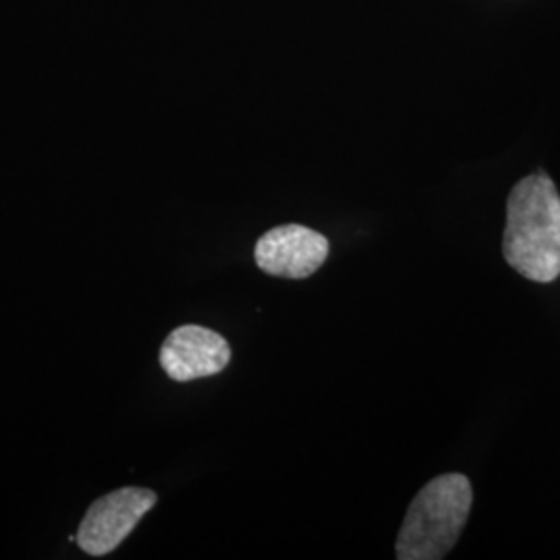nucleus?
<instances>
[{"label": "nucleus", "instance_id": "f257e3e1", "mask_svg": "<svg viewBox=\"0 0 560 560\" xmlns=\"http://www.w3.org/2000/svg\"><path fill=\"white\" fill-rule=\"evenodd\" d=\"M502 254L525 279L540 284L559 279L560 196L546 173H534L513 187Z\"/></svg>", "mask_w": 560, "mask_h": 560}, {"label": "nucleus", "instance_id": "f03ea898", "mask_svg": "<svg viewBox=\"0 0 560 560\" xmlns=\"http://www.w3.org/2000/svg\"><path fill=\"white\" fill-rule=\"evenodd\" d=\"M471 501V483L463 474H444L428 481L400 525L397 559H444L459 541Z\"/></svg>", "mask_w": 560, "mask_h": 560}, {"label": "nucleus", "instance_id": "7ed1b4c3", "mask_svg": "<svg viewBox=\"0 0 560 560\" xmlns=\"http://www.w3.org/2000/svg\"><path fill=\"white\" fill-rule=\"evenodd\" d=\"M159 501L148 488L125 486L92 502L78 529V544L90 557L115 552Z\"/></svg>", "mask_w": 560, "mask_h": 560}, {"label": "nucleus", "instance_id": "20e7f679", "mask_svg": "<svg viewBox=\"0 0 560 560\" xmlns=\"http://www.w3.org/2000/svg\"><path fill=\"white\" fill-rule=\"evenodd\" d=\"M328 240L303 224H282L264 233L256 243V264L261 272L280 279H307L328 258Z\"/></svg>", "mask_w": 560, "mask_h": 560}, {"label": "nucleus", "instance_id": "39448f33", "mask_svg": "<svg viewBox=\"0 0 560 560\" xmlns=\"http://www.w3.org/2000/svg\"><path fill=\"white\" fill-rule=\"evenodd\" d=\"M231 361L226 339L198 324H185L173 330L161 349L164 374L175 382H191L221 374Z\"/></svg>", "mask_w": 560, "mask_h": 560}]
</instances>
